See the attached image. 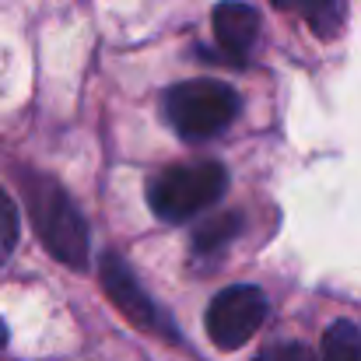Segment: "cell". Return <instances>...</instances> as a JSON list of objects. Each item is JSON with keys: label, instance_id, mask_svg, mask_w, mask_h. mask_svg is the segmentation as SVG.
Here are the masks:
<instances>
[{"label": "cell", "instance_id": "13", "mask_svg": "<svg viewBox=\"0 0 361 361\" xmlns=\"http://www.w3.org/2000/svg\"><path fill=\"white\" fill-rule=\"evenodd\" d=\"M4 344H7V323L0 319V348H4Z\"/></svg>", "mask_w": 361, "mask_h": 361}, {"label": "cell", "instance_id": "9", "mask_svg": "<svg viewBox=\"0 0 361 361\" xmlns=\"http://www.w3.org/2000/svg\"><path fill=\"white\" fill-rule=\"evenodd\" d=\"M242 228V218L239 214H218V218H207L204 225H200V232H197V249H221V245H228V242L239 235Z\"/></svg>", "mask_w": 361, "mask_h": 361}, {"label": "cell", "instance_id": "2", "mask_svg": "<svg viewBox=\"0 0 361 361\" xmlns=\"http://www.w3.org/2000/svg\"><path fill=\"white\" fill-rule=\"evenodd\" d=\"M228 186V172L218 161H190V165H172L161 176L151 179L147 186V204L161 221H190L211 204L221 200Z\"/></svg>", "mask_w": 361, "mask_h": 361}, {"label": "cell", "instance_id": "1", "mask_svg": "<svg viewBox=\"0 0 361 361\" xmlns=\"http://www.w3.org/2000/svg\"><path fill=\"white\" fill-rule=\"evenodd\" d=\"M25 200L32 211V225L42 245L49 249V256H56L60 263L74 270H85L92 232H88L85 214L71 200V193L49 176H25Z\"/></svg>", "mask_w": 361, "mask_h": 361}, {"label": "cell", "instance_id": "10", "mask_svg": "<svg viewBox=\"0 0 361 361\" xmlns=\"http://www.w3.org/2000/svg\"><path fill=\"white\" fill-rule=\"evenodd\" d=\"M18 239H21V214H18V204L11 200V193L0 186V267L11 259Z\"/></svg>", "mask_w": 361, "mask_h": 361}, {"label": "cell", "instance_id": "6", "mask_svg": "<svg viewBox=\"0 0 361 361\" xmlns=\"http://www.w3.org/2000/svg\"><path fill=\"white\" fill-rule=\"evenodd\" d=\"M214 39L221 46V53L242 67L259 39V14L256 7L242 4V0H225L214 7Z\"/></svg>", "mask_w": 361, "mask_h": 361}, {"label": "cell", "instance_id": "5", "mask_svg": "<svg viewBox=\"0 0 361 361\" xmlns=\"http://www.w3.org/2000/svg\"><path fill=\"white\" fill-rule=\"evenodd\" d=\"M99 277H102V288H106L109 302L120 309L133 326H140V330H154V326L165 323V319L158 316L154 302L147 298V291L137 284V277L130 274V267L123 263L116 252H106V256H102Z\"/></svg>", "mask_w": 361, "mask_h": 361}, {"label": "cell", "instance_id": "7", "mask_svg": "<svg viewBox=\"0 0 361 361\" xmlns=\"http://www.w3.org/2000/svg\"><path fill=\"white\" fill-rule=\"evenodd\" d=\"M295 11L309 21V28L319 39H334L344 25L348 0H295Z\"/></svg>", "mask_w": 361, "mask_h": 361}, {"label": "cell", "instance_id": "8", "mask_svg": "<svg viewBox=\"0 0 361 361\" xmlns=\"http://www.w3.org/2000/svg\"><path fill=\"white\" fill-rule=\"evenodd\" d=\"M319 361H361V330L348 319H337L323 334Z\"/></svg>", "mask_w": 361, "mask_h": 361}, {"label": "cell", "instance_id": "4", "mask_svg": "<svg viewBox=\"0 0 361 361\" xmlns=\"http://www.w3.org/2000/svg\"><path fill=\"white\" fill-rule=\"evenodd\" d=\"M267 312H270V305L259 288H252V284L225 288L207 305V337L221 351H239L267 323Z\"/></svg>", "mask_w": 361, "mask_h": 361}, {"label": "cell", "instance_id": "11", "mask_svg": "<svg viewBox=\"0 0 361 361\" xmlns=\"http://www.w3.org/2000/svg\"><path fill=\"white\" fill-rule=\"evenodd\" d=\"M256 361H319L312 358V351L305 348V344H270V348H263Z\"/></svg>", "mask_w": 361, "mask_h": 361}, {"label": "cell", "instance_id": "12", "mask_svg": "<svg viewBox=\"0 0 361 361\" xmlns=\"http://www.w3.org/2000/svg\"><path fill=\"white\" fill-rule=\"evenodd\" d=\"M274 4H277L281 11H295V0H274Z\"/></svg>", "mask_w": 361, "mask_h": 361}, {"label": "cell", "instance_id": "3", "mask_svg": "<svg viewBox=\"0 0 361 361\" xmlns=\"http://www.w3.org/2000/svg\"><path fill=\"white\" fill-rule=\"evenodd\" d=\"M165 116L183 140H207L239 116V95L214 78L183 81L165 95Z\"/></svg>", "mask_w": 361, "mask_h": 361}]
</instances>
